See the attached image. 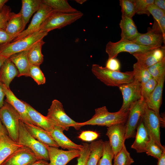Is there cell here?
Here are the masks:
<instances>
[{
  "label": "cell",
  "instance_id": "6da1fadb",
  "mask_svg": "<svg viewBox=\"0 0 165 165\" xmlns=\"http://www.w3.org/2000/svg\"><path fill=\"white\" fill-rule=\"evenodd\" d=\"M129 111L126 112L119 111L114 112H109L105 106L96 108L95 114L89 120L82 123L78 122L79 129L86 125L105 126L108 127L112 125L125 123L127 120Z\"/></svg>",
  "mask_w": 165,
  "mask_h": 165
},
{
  "label": "cell",
  "instance_id": "7a4b0ae2",
  "mask_svg": "<svg viewBox=\"0 0 165 165\" xmlns=\"http://www.w3.org/2000/svg\"><path fill=\"white\" fill-rule=\"evenodd\" d=\"M91 71L97 79L108 86L119 87L134 80L132 71L122 72L113 71L98 64L92 65Z\"/></svg>",
  "mask_w": 165,
  "mask_h": 165
},
{
  "label": "cell",
  "instance_id": "3957f363",
  "mask_svg": "<svg viewBox=\"0 0 165 165\" xmlns=\"http://www.w3.org/2000/svg\"><path fill=\"white\" fill-rule=\"evenodd\" d=\"M48 34L46 31L39 30L18 40L1 44L0 56L6 59L14 54L29 50Z\"/></svg>",
  "mask_w": 165,
  "mask_h": 165
},
{
  "label": "cell",
  "instance_id": "277c9868",
  "mask_svg": "<svg viewBox=\"0 0 165 165\" xmlns=\"http://www.w3.org/2000/svg\"><path fill=\"white\" fill-rule=\"evenodd\" d=\"M46 117L54 126L59 127L64 130H68L70 127L79 130L78 122L75 121L66 114L62 103L57 100H54L52 102Z\"/></svg>",
  "mask_w": 165,
  "mask_h": 165
},
{
  "label": "cell",
  "instance_id": "5b68a950",
  "mask_svg": "<svg viewBox=\"0 0 165 165\" xmlns=\"http://www.w3.org/2000/svg\"><path fill=\"white\" fill-rule=\"evenodd\" d=\"M83 15L81 12L62 13L53 11L41 25L39 30L48 33L56 29L61 28L69 25L81 18Z\"/></svg>",
  "mask_w": 165,
  "mask_h": 165
},
{
  "label": "cell",
  "instance_id": "8992f818",
  "mask_svg": "<svg viewBox=\"0 0 165 165\" xmlns=\"http://www.w3.org/2000/svg\"><path fill=\"white\" fill-rule=\"evenodd\" d=\"M0 119L6 128L8 136L17 142L19 123L22 119L18 113L5 101L0 109Z\"/></svg>",
  "mask_w": 165,
  "mask_h": 165
},
{
  "label": "cell",
  "instance_id": "52a82bcc",
  "mask_svg": "<svg viewBox=\"0 0 165 165\" xmlns=\"http://www.w3.org/2000/svg\"><path fill=\"white\" fill-rule=\"evenodd\" d=\"M17 142L29 148L38 160H49L47 146L38 141L29 133L21 120L19 123Z\"/></svg>",
  "mask_w": 165,
  "mask_h": 165
},
{
  "label": "cell",
  "instance_id": "ba28073f",
  "mask_svg": "<svg viewBox=\"0 0 165 165\" xmlns=\"http://www.w3.org/2000/svg\"><path fill=\"white\" fill-rule=\"evenodd\" d=\"M142 119L149 136L163 151L165 147L161 143L160 127L165 125L164 117L159 116L155 112L145 106Z\"/></svg>",
  "mask_w": 165,
  "mask_h": 165
},
{
  "label": "cell",
  "instance_id": "9c48e42d",
  "mask_svg": "<svg viewBox=\"0 0 165 165\" xmlns=\"http://www.w3.org/2000/svg\"><path fill=\"white\" fill-rule=\"evenodd\" d=\"M155 48H156L139 45L131 41L120 39L116 42L110 41L108 42L106 46L105 51L108 55V59H111L116 58L119 53L123 52H127L132 54L136 52Z\"/></svg>",
  "mask_w": 165,
  "mask_h": 165
},
{
  "label": "cell",
  "instance_id": "30bf717a",
  "mask_svg": "<svg viewBox=\"0 0 165 165\" xmlns=\"http://www.w3.org/2000/svg\"><path fill=\"white\" fill-rule=\"evenodd\" d=\"M118 87L123 98L122 105L119 110L120 112H128L133 104L142 98L141 83L136 80L134 79L133 82L123 85Z\"/></svg>",
  "mask_w": 165,
  "mask_h": 165
},
{
  "label": "cell",
  "instance_id": "8fae6325",
  "mask_svg": "<svg viewBox=\"0 0 165 165\" xmlns=\"http://www.w3.org/2000/svg\"><path fill=\"white\" fill-rule=\"evenodd\" d=\"M146 105L143 99L134 103L129 110V114L126 123L125 139L135 137L138 126L142 118Z\"/></svg>",
  "mask_w": 165,
  "mask_h": 165
},
{
  "label": "cell",
  "instance_id": "7c38bea8",
  "mask_svg": "<svg viewBox=\"0 0 165 165\" xmlns=\"http://www.w3.org/2000/svg\"><path fill=\"white\" fill-rule=\"evenodd\" d=\"M53 11L50 7L42 2L27 28L17 35L12 42L19 40L39 30L41 24Z\"/></svg>",
  "mask_w": 165,
  "mask_h": 165
},
{
  "label": "cell",
  "instance_id": "4fadbf2b",
  "mask_svg": "<svg viewBox=\"0 0 165 165\" xmlns=\"http://www.w3.org/2000/svg\"><path fill=\"white\" fill-rule=\"evenodd\" d=\"M107 129L106 135L109 138V141L114 157L125 144L126 123L115 124L108 127Z\"/></svg>",
  "mask_w": 165,
  "mask_h": 165
},
{
  "label": "cell",
  "instance_id": "5bb4252c",
  "mask_svg": "<svg viewBox=\"0 0 165 165\" xmlns=\"http://www.w3.org/2000/svg\"><path fill=\"white\" fill-rule=\"evenodd\" d=\"M38 160L29 148L23 146L15 150L1 165H29Z\"/></svg>",
  "mask_w": 165,
  "mask_h": 165
},
{
  "label": "cell",
  "instance_id": "9a60e30c",
  "mask_svg": "<svg viewBox=\"0 0 165 165\" xmlns=\"http://www.w3.org/2000/svg\"><path fill=\"white\" fill-rule=\"evenodd\" d=\"M132 55L143 67L148 68L165 57V46L143 52L134 53Z\"/></svg>",
  "mask_w": 165,
  "mask_h": 165
},
{
  "label": "cell",
  "instance_id": "2e32d148",
  "mask_svg": "<svg viewBox=\"0 0 165 165\" xmlns=\"http://www.w3.org/2000/svg\"><path fill=\"white\" fill-rule=\"evenodd\" d=\"M50 165H66L74 158L80 156L81 151H64L58 148L47 146Z\"/></svg>",
  "mask_w": 165,
  "mask_h": 165
},
{
  "label": "cell",
  "instance_id": "e0dca14e",
  "mask_svg": "<svg viewBox=\"0 0 165 165\" xmlns=\"http://www.w3.org/2000/svg\"><path fill=\"white\" fill-rule=\"evenodd\" d=\"M165 40L161 33L149 28L146 33H140L131 41L141 46L157 48L162 47V43L165 44Z\"/></svg>",
  "mask_w": 165,
  "mask_h": 165
},
{
  "label": "cell",
  "instance_id": "ac0fdd59",
  "mask_svg": "<svg viewBox=\"0 0 165 165\" xmlns=\"http://www.w3.org/2000/svg\"><path fill=\"white\" fill-rule=\"evenodd\" d=\"M3 88L6 97L5 101L18 113L24 123L32 124L28 113L25 102L18 99L10 88H7L3 84Z\"/></svg>",
  "mask_w": 165,
  "mask_h": 165
},
{
  "label": "cell",
  "instance_id": "d6986e66",
  "mask_svg": "<svg viewBox=\"0 0 165 165\" xmlns=\"http://www.w3.org/2000/svg\"><path fill=\"white\" fill-rule=\"evenodd\" d=\"M24 124L29 133L38 141L46 146L57 148L59 147L52 138L50 132L33 124Z\"/></svg>",
  "mask_w": 165,
  "mask_h": 165
},
{
  "label": "cell",
  "instance_id": "ffe728a7",
  "mask_svg": "<svg viewBox=\"0 0 165 165\" xmlns=\"http://www.w3.org/2000/svg\"><path fill=\"white\" fill-rule=\"evenodd\" d=\"M165 79V74L161 76L153 91L145 101L148 107L155 112L159 116L160 109L162 104L163 91Z\"/></svg>",
  "mask_w": 165,
  "mask_h": 165
},
{
  "label": "cell",
  "instance_id": "44dd1931",
  "mask_svg": "<svg viewBox=\"0 0 165 165\" xmlns=\"http://www.w3.org/2000/svg\"><path fill=\"white\" fill-rule=\"evenodd\" d=\"M64 130L61 128L54 126L50 134L59 147L68 150L81 151L83 148V145L77 144L67 137L64 134Z\"/></svg>",
  "mask_w": 165,
  "mask_h": 165
},
{
  "label": "cell",
  "instance_id": "7402d4cb",
  "mask_svg": "<svg viewBox=\"0 0 165 165\" xmlns=\"http://www.w3.org/2000/svg\"><path fill=\"white\" fill-rule=\"evenodd\" d=\"M22 17L20 12L15 13L10 12L7 21L5 29L6 32L13 39L24 30Z\"/></svg>",
  "mask_w": 165,
  "mask_h": 165
},
{
  "label": "cell",
  "instance_id": "603a6c76",
  "mask_svg": "<svg viewBox=\"0 0 165 165\" xmlns=\"http://www.w3.org/2000/svg\"><path fill=\"white\" fill-rule=\"evenodd\" d=\"M23 146L7 134L0 135V165L18 148Z\"/></svg>",
  "mask_w": 165,
  "mask_h": 165
},
{
  "label": "cell",
  "instance_id": "cb8c5ba5",
  "mask_svg": "<svg viewBox=\"0 0 165 165\" xmlns=\"http://www.w3.org/2000/svg\"><path fill=\"white\" fill-rule=\"evenodd\" d=\"M119 25L121 30V39L132 41L140 33L132 18L122 15Z\"/></svg>",
  "mask_w": 165,
  "mask_h": 165
},
{
  "label": "cell",
  "instance_id": "d4e9b609",
  "mask_svg": "<svg viewBox=\"0 0 165 165\" xmlns=\"http://www.w3.org/2000/svg\"><path fill=\"white\" fill-rule=\"evenodd\" d=\"M29 118L33 125L42 128L49 132H51L54 126L48 119L25 102Z\"/></svg>",
  "mask_w": 165,
  "mask_h": 165
},
{
  "label": "cell",
  "instance_id": "484cf974",
  "mask_svg": "<svg viewBox=\"0 0 165 165\" xmlns=\"http://www.w3.org/2000/svg\"><path fill=\"white\" fill-rule=\"evenodd\" d=\"M18 71L9 58H6L0 69V81L7 88L14 78L17 77Z\"/></svg>",
  "mask_w": 165,
  "mask_h": 165
},
{
  "label": "cell",
  "instance_id": "4316f807",
  "mask_svg": "<svg viewBox=\"0 0 165 165\" xmlns=\"http://www.w3.org/2000/svg\"><path fill=\"white\" fill-rule=\"evenodd\" d=\"M29 50L14 54L9 58L18 71L19 75L17 77L22 76L29 77V69L30 64L28 57Z\"/></svg>",
  "mask_w": 165,
  "mask_h": 165
},
{
  "label": "cell",
  "instance_id": "83f0119b",
  "mask_svg": "<svg viewBox=\"0 0 165 165\" xmlns=\"http://www.w3.org/2000/svg\"><path fill=\"white\" fill-rule=\"evenodd\" d=\"M135 139L131 148L138 153L145 152V148L150 139V136L146 130L142 119L138 126Z\"/></svg>",
  "mask_w": 165,
  "mask_h": 165
},
{
  "label": "cell",
  "instance_id": "f1b7e54d",
  "mask_svg": "<svg viewBox=\"0 0 165 165\" xmlns=\"http://www.w3.org/2000/svg\"><path fill=\"white\" fill-rule=\"evenodd\" d=\"M42 3L41 0H22L20 11L25 27L32 14L39 9Z\"/></svg>",
  "mask_w": 165,
  "mask_h": 165
},
{
  "label": "cell",
  "instance_id": "f546056e",
  "mask_svg": "<svg viewBox=\"0 0 165 165\" xmlns=\"http://www.w3.org/2000/svg\"><path fill=\"white\" fill-rule=\"evenodd\" d=\"M104 145V141L102 139L92 141L89 144L90 152L87 165H97L102 156Z\"/></svg>",
  "mask_w": 165,
  "mask_h": 165
},
{
  "label": "cell",
  "instance_id": "4dcf8cb0",
  "mask_svg": "<svg viewBox=\"0 0 165 165\" xmlns=\"http://www.w3.org/2000/svg\"><path fill=\"white\" fill-rule=\"evenodd\" d=\"M45 42L42 39L35 43L29 50L28 57L30 64L40 66L43 61L42 48Z\"/></svg>",
  "mask_w": 165,
  "mask_h": 165
},
{
  "label": "cell",
  "instance_id": "1f68e13d",
  "mask_svg": "<svg viewBox=\"0 0 165 165\" xmlns=\"http://www.w3.org/2000/svg\"><path fill=\"white\" fill-rule=\"evenodd\" d=\"M42 2L50 7L54 11L66 13H75L78 11L73 8L66 0H43Z\"/></svg>",
  "mask_w": 165,
  "mask_h": 165
},
{
  "label": "cell",
  "instance_id": "d6a6232c",
  "mask_svg": "<svg viewBox=\"0 0 165 165\" xmlns=\"http://www.w3.org/2000/svg\"><path fill=\"white\" fill-rule=\"evenodd\" d=\"M133 69L132 72L134 79L138 81L141 84L145 83L152 78L147 69L137 62L134 64Z\"/></svg>",
  "mask_w": 165,
  "mask_h": 165
},
{
  "label": "cell",
  "instance_id": "836d02e7",
  "mask_svg": "<svg viewBox=\"0 0 165 165\" xmlns=\"http://www.w3.org/2000/svg\"><path fill=\"white\" fill-rule=\"evenodd\" d=\"M113 165H130L134 162L125 144L116 156L114 157Z\"/></svg>",
  "mask_w": 165,
  "mask_h": 165
},
{
  "label": "cell",
  "instance_id": "e575fe53",
  "mask_svg": "<svg viewBox=\"0 0 165 165\" xmlns=\"http://www.w3.org/2000/svg\"><path fill=\"white\" fill-rule=\"evenodd\" d=\"M114 157V153L109 141H104L103 154L97 165H112Z\"/></svg>",
  "mask_w": 165,
  "mask_h": 165
},
{
  "label": "cell",
  "instance_id": "d590c367",
  "mask_svg": "<svg viewBox=\"0 0 165 165\" xmlns=\"http://www.w3.org/2000/svg\"><path fill=\"white\" fill-rule=\"evenodd\" d=\"M147 69L152 77L157 82L162 75L165 74V57Z\"/></svg>",
  "mask_w": 165,
  "mask_h": 165
},
{
  "label": "cell",
  "instance_id": "8d00e7d4",
  "mask_svg": "<svg viewBox=\"0 0 165 165\" xmlns=\"http://www.w3.org/2000/svg\"><path fill=\"white\" fill-rule=\"evenodd\" d=\"M122 15L132 18L136 13L135 0H120Z\"/></svg>",
  "mask_w": 165,
  "mask_h": 165
},
{
  "label": "cell",
  "instance_id": "74e56055",
  "mask_svg": "<svg viewBox=\"0 0 165 165\" xmlns=\"http://www.w3.org/2000/svg\"><path fill=\"white\" fill-rule=\"evenodd\" d=\"M29 77H31L38 85L46 82V78L40 68V66L30 65L29 69Z\"/></svg>",
  "mask_w": 165,
  "mask_h": 165
},
{
  "label": "cell",
  "instance_id": "f35d334b",
  "mask_svg": "<svg viewBox=\"0 0 165 165\" xmlns=\"http://www.w3.org/2000/svg\"><path fill=\"white\" fill-rule=\"evenodd\" d=\"M157 84V82L152 78L145 83L141 84V97L145 101L152 94Z\"/></svg>",
  "mask_w": 165,
  "mask_h": 165
},
{
  "label": "cell",
  "instance_id": "ab89813d",
  "mask_svg": "<svg viewBox=\"0 0 165 165\" xmlns=\"http://www.w3.org/2000/svg\"><path fill=\"white\" fill-rule=\"evenodd\" d=\"M162 152L163 150L150 136L149 140L147 143L145 148V152L146 154L158 160L160 157Z\"/></svg>",
  "mask_w": 165,
  "mask_h": 165
},
{
  "label": "cell",
  "instance_id": "60d3db41",
  "mask_svg": "<svg viewBox=\"0 0 165 165\" xmlns=\"http://www.w3.org/2000/svg\"><path fill=\"white\" fill-rule=\"evenodd\" d=\"M154 2V0H135L136 13L149 16L150 14L147 8L149 5L153 4Z\"/></svg>",
  "mask_w": 165,
  "mask_h": 165
},
{
  "label": "cell",
  "instance_id": "b9f144b4",
  "mask_svg": "<svg viewBox=\"0 0 165 165\" xmlns=\"http://www.w3.org/2000/svg\"><path fill=\"white\" fill-rule=\"evenodd\" d=\"M83 148L81 151L80 156L78 157L77 163L76 165H87L90 154L89 144L83 143Z\"/></svg>",
  "mask_w": 165,
  "mask_h": 165
},
{
  "label": "cell",
  "instance_id": "7bdbcfd3",
  "mask_svg": "<svg viewBox=\"0 0 165 165\" xmlns=\"http://www.w3.org/2000/svg\"><path fill=\"white\" fill-rule=\"evenodd\" d=\"M147 9L150 14L153 16L155 21L158 23L161 18L165 15V11L159 8L153 4L149 5Z\"/></svg>",
  "mask_w": 165,
  "mask_h": 165
},
{
  "label": "cell",
  "instance_id": "ee69618b",
  "mask_svg": "<svg viewBox=\"0 0 165 165\" xmlns=\"http://www.w3.org/2000/svg\"><path fill=\"white\" fill-rule=\"evenodd\" d=\"M11 9L9 6L5 5L3 10L0 13V29L5 30L6 24Z\"/></svg>",
  "mask_w": 165,
  "mask_h": 165
},
{
  "label": "cell",
  "instance_id": "f6af8a7d",
  "mask_svg": "<svg viewBox=\"0 0 165 165\" xmlns=\"http://www.w3.org/2000/svg\"><path fill=\"white\" fill-rule=\"evenodd\" d=\"M99 134L97 132L92 131H82L78 136V138L85 141H92L97 139Z\"/></svg>",
  "mask_w": 165,
  "mask_h": 165
},
{
  "label": "cell",
  "instance_id": "bcb514c9",
  "mask_svg": "<svg viewBox=\"0 0 165 165\" xmlns=\"http://www.w3.org/2000/svg\"><path fill=\"white\" fill-rule=\"evenodd\" d=\"M151 28L161 33L165 38V15L161 18L158 23L154 21Z\"/></svg>",
  "mask_w": 165,
  "mask_h": 165
},
{
  "label": "cell",
  "instance_id": "7dc6e473",
  "mask_svg": "<svg viewBox=\"0 0 165 165\" xmlns=\"http://www.w3.org/2000/svg\"><path fill=\"white\" fill-rule=\"evenodd\" d=\"M105 67L112 70L119 71L120 64L119 60L116 58L108 59L106 63Z\"/></svg>",
  "mask_w": 165,
  "mask_h": 165
},
{
  "label": "cell",
  "instance_id": "c3c4849f",
  "mask_svg": "<svg viewBox=\"0 0 165 165\" xmlns=\"http://www.w3.org/2000/svg\"><path fill=\"white\" fill-rule=\"evenodd\" d=\"M13 38L4 29H0V44L12 41Z\"/></svg>",
  "mask_w": 165,
  "mask_h": 165
},
{
  "label": "cell",
  "instance_id": "681fc988",
  "mask_svg": "<svg viewBox=\"0 0 165 165\" xmlns=\"http://www.w3.org/2000/svg\"><path fill=\"white\" fill-rule=\"evenodd\" d=\"M3 84L0 81V109L4 105V99L5 96V94L3 90Z\"/></svg>",
  "mask_w": 165,
  "mask_h": 165
},
{
  "label": "cell",
  "instance_id": "f907efd6",
  "mask_svg": "<svg viewBox=\"0 0 165 165\" xmlns=\"http://www.w3.org/2000/svg\"><path fill=\"white\" fill-rule=\"evenodd\" d=\"M153 4L160 9L165 11V0H154Z\"/></svg>",
  "mask_w": 165,
  "mask_h": 165
},
{
  "label": "cell",
  "instance_id": "816d5d0a",
  "mask_svg": "<svg viewBox=\"0 0 165 165\" xmlns=\"http://www.w3.org/2000/svg\"><path fill=\"white\" fill-rule=\"evenodd\" d=\"M158 160L157 165H165V150L163 151L160 157Z\"/></svg>",
  "mask_w": 165,
  "mask_h": 165
},
{
  "label": "cell",
  "instance_id": "f5cc1de1",
  "mask_svg": "<svg viewBox=\"0 0 165 165\" xmlns=\"http://www.w3.org/2000/svg\"><path fill=\"white\" fill-rule=\"evenodd\" d=\"M29 165H50V163L47 161L43 160H38Z\"/></svg>",
  "mask_w": 165,
  "mask_h": 165
},
{
  "label": "cell",
  "instance_id": "db71d44e",
  "mask_svg": "<svg viewBox=\"0 0 165 165\" xmlns=\"http://www.w3.org/2000/svg\"><path fill=\"white\" fill-rule=\"evenodd\" d=\"M2 134L8 135L7 131L0 119V135Z\"/></svg>",
  "mask_w": 165,
  "mask_h": 165
},
{
  "label": "cell",
  "instance_id": "11a10c76",
  "mask_svg": "<svg viewBox=\"0 0 165 165\" xmlns=\"http://www.w3.org/2000/svg\"><path fill=\"white\" fill-rule=\"evenodd\" d=\"M8 1V0H0V13L2 11L5 4Z\"/></svg>",
  "mask_w": 165,
  "mask_h": 165
},
{
  "label": "cell",
  "instance_id": "9f6ffc18",
  "mask_svg": "<svg viewBox=\"0 0 165 165\" xmlns=\"http://www.w3.org/2000/svg\"><path fill=\"white\" fill-rule=\"evenodd\" d=\"M6 59V58L4 57L0 56V69L1 66Z\"/></svg>",
  "mask_w": 165,
  "mask_h": 165
},
{
  "label": "cell",
  "instance_id": "6f0895ef",
  "mask_svg": "<svg viewBox=\"0 0 165 165\" xmlns=\"http://www.w3.org/2000/svg\"><path fill=\"white\" fill-rule=\"evenodd\" d=\"M77 2L80 4H82L84 2H85L86 1V0H77L75 1Z\"/></svg>",
  "mask_w": 165,
  "mask_h": 165
}]
</instances>
